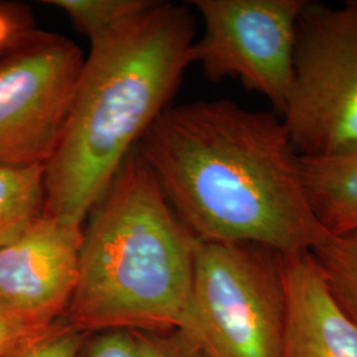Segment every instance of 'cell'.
Masks as SVG:
<instances>
[{"label": "cell", "mask_w": 357, "mask_h": 357, "mask_svg": "<svg viewBox=\"0 0 357 357\" xmlns=\"http://www.w3.org/2000/svg\"><path fill=\"white\" fill-rule=\"evenodd\" d=\"M137 150L197 241L310 253L330 234L314 216L283 119L230 100L169 106Z\"/></svg>", "instance_id": "obj_1"}, {"label": "cell", "mask_w": 357, "mask_h": 357, "mask_svg": "<svg viewBox=\"0 0 357 357\" xmlns=\"http://www.w3.org/2000/svg\"><path fill=\"white\" fill-rule=\"evenodd\" d=\"M187 7L150 1L91 40L64 132L45 165V216L82 225L193 64Z\"/></svg>", "instance_id": "obj_2"}, {"label": "cell", "mask_w": 357, "mask_h": 357, "mask_svg": "<svg viewBox=\"0 0 357 357\" xmlns=\"http://www.w3.org/2000/svg\"><path fill=\"white\" fill-rule=\"evenodd\" d=\"M89 216L66 320L85 335L183 330L199 241L137 147Z\"/></svg>", "instance_id": "obj_3"}, {"label": "cell", "mask_w": 357, "mask_h": 357, "mask_svg": "<svg viewBox=\"0 0 357 357\" xmlns=\"http://www.w3.org/2000/svg\"><path fill=\"white\" fill-rule=\"evenodd\" d=\"M286 327L282 255L262 245L202 243L181 331L208 357H281Z\"/></svg>", "instance_id": "obj_4"}, {"label": "cell", "mask_w": 357, "mask_h": 357, "mask_svg": "<svg viewBox=\"0 0 357 357\" xmlns=\"http://www.w3.org/2000/svg\"><path fill=\"white\" fill-rule=\"evenodd\" d=\"M281 118L301 156L357 146V0H307Z\"/></svg>", "instance_id": "obj_5"}, {"label": "cell", "mask_w": 357, "mask_h": 357, "mask_svg": "<svg viewBox=\"0 0 357 357\" xmlns=\"http://www.w3.org/2000/svg\"><path fill=\"white\" fill-rule=\"evenodd\" d=\"M84 54L40 31L0 59V166H45L64 132Z\"/></svg>", "instance_id": "obj_6"}, {"label": "cell", "mask_w": 357, "mask_h": 357, "mask_svg": "<svg viewBox=\"0 0 357 357\" xmlns=\"http://www.w3.org/2000/svg\"><path fill=\"white\" fill-rule=\"evenodd\" d=\"M307 0H192L204 31L193 61L205 77L237 78L282 116L293 79L299 16Z\"/></svg>", "instance_id": "obj_7"}, {"label": "cell", "mask_w": 357, "mask_h": 357, "mask_svg": "<svg viewBox=\"0 0 357 357\" xmlns=\"http://www.w3.org/2000/svg\"><path fill=\"white\" fill-rule=\"evenodd\" d=\"M82 225L38 220L0 246V310L29 330L64 318L76 290Z\"/></svg>", "instance_id": "obj_8"}, {"label": "cell", "mask_w": 357, "mask_h": 357, "mask_svg": "<svg viewBox=\"0 0 357 357\" xmlns=\"http://www.w3.org/2000/svg\"><path fill=\"white\" fill-rule=\"evenodd\" d=\"M286 327L281 357H357V326L330 293L311 253L282 255Z\"/></svg>", "instance_id": "obj_9"}, {"label": "cell", "mask_w": 357, "mask_h": 357, "mask_svg": "<svg viewBox=\"0 0 357 357\" xmlns=\"http://www.w3.org/2000/svg\"><path fill=\"white\" fill-rule=\"evenodd\" d=\"M310 208L330 236L357 231V146L301 156Z\"/></svg>", "instance_id": "obj_10"}, {"label": "cell", "mask_w": 357, "mask_h": 357, "mask_svg": "<svg viewBox=\"0 0 357 357\" xmlns=\"http://www.w3.org/2000/svg\"><path fill=\"white\" fill-rule=\"evenodd\" d=\"M45 166H0V246L13 243L44 213Z\"/></svg>", "instance_id": "obj_11"}, {"label": "cell", "mask_w": 357, "mask_h": 357, "mask_svg": "<svg viewBox=\"0 0 357 357\" xmlns=\"http://www.w3.org/2000/svg\"><path fill=\"white\" fill-rule=\"evenodd\" d=\"M310 253L332 296L357 326V231L328 236Z\"/></svg>", "instance_id": "obj_12"}, {"label": "cell", "mask_w": 357, "mask_h": 357, "mask_svg": "<svg viewBox=\"0 0 357 357\" xmlns=\"http://www.w3.org/2000/svg\"><path fill=\"white\" fill-rule=\"evenodd\" d=\"M68 15L77 31L98 38L150 4L149 0H47Z\"/></svg>", "instance_id": "obj_13"}, {"label": "cell", "mask_w": 357, "mask_h": 357, "mask_svg": "<svg viewBox=\"0 0 357 357\" xmlns=\"http://www.w3.org/2000/svg\"><path fill=\"white\" fill-rule=\"evenodd\" d=\"M88 336L64 317L28 336L4 357H78Z\"/></svg>", "instance_id": "obj_14"}, {"label": "cell", "mask_w": 357, "mask_h": 357, "mask_svg": "<svg viewBox=\"0 0 357 357\" xmlns=\"http://www.w3.org/2000/svg\"><path fill=\"white\" fill-rule=\"evenodd\" d=\"M38 31L26 4L0 1V59L16 51Z\"/></svg>", "instance_id": "obj_15"}, {"label": "cell", "mask_w": 357, "mask_h": 357, "mask_svg": "<svg viewBox=\"0 0 357 357\" xmlns=\"http://www.w3.org/2000/svg\"><path fill=\"white\" fill-rule=\"evenodd\" d=\"M134 333L139 340L143 357H208L191 336L181 330Z\"/></svg>", "instance_id": "obj_16"}, {"label": "cell", "mask_w": 357, "mask_h": 357, "mask_svg": "<svg viewBox=\"0 0 357 357\" xmlns=\"http://www.w3.org/2000/svg\"><path fill=\"white\" fill-rule=\"evenodd\" d=\"M78 357H143L137 335L106 331L89 335Z\"/></svg>", "instance_id": "obj_17"}, {"label": "cell", "mask_w": 357, "mask_h": 357, "mask_svg": "<svg viewBox=\"0 0 357 357\" xmlns=\"http://www.w3.org/2000/svg\"><path fill=\"white\" fill-rule=\"evenodd\" d=\"M35 332V330L26 328V326L0 310V357L7 356L13 349Z\"/></svg>", "instance_id": "obj_18"}]
</instances>
